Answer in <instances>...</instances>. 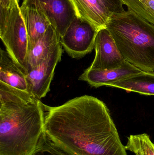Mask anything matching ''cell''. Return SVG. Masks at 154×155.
<instances>
[{
    "instance_id": "1",
    "label": "cell",
    "mask_w": 154,
    "mask_h": 155,
    "mask_svg": "<svg viewBox=\"0 0 154 155\" xmlns=\"http://www.w3.org/2000/svg\"><path fill=\"white\" fill-rule=\"evenodd\" d=\"M44 109V133L68 154L127 155L107 107L96 97L82 96Z\"/></svg>"
},
{
    "instance_id": "2",
    "label": "cell",
    "mask_w": 154,
    "mask_h": 155,
    "mask_svg": "<svg viewBox=\"0 0 154 155\" xmlns=\"http://www.w3.org/2000/svg\"><path fill=\"white\" fill-rule=\"evenodd\" d=\"M44 104L0 82V155H32L44 133Z\"/></svg>"
},
{
    "instance_id": "3",
    "label": "cell",
    "mask_w": 154,
    "mask_h": 155,
    "mask_svg": "<svg viewBox=\"0 0 154 155\" xmlns=\"http://www.w3.org/2000/svg\"><path fill=\"white\" fill-rule=\"evenodd\" d=\"M105 28L126 61L154 72V25L127 10L112 15Z\"/></svg>"
},
{
    "instance_id": "4",
    "label": "cell",
    "mask_w": 154,
    "mask_h": 155,
    "mask_svg": "<svg viewBox=\"0 0 154 155\" xmlns=\"http://www.w3.org/2000/svg\"><path fill=\"white\" fill-rule=\"evenodd\" d=\"M0 37L6 51L27 72L29 41L19 3L0 7Z\"/></svg>"
},
{
    "instance_id": "5",
    "label": "cell",
    "mask_w": 154,
    "mask_h": 155,
    "mask_svg": "<svg viewBox=\"0 0 154 155\" xmlns=\"http://www.w3.org/2000/svg\"><path fill=\"white\" fill-rule=\"evenodd\" d=\"M99 30L77 16L61 37V44L71 57L82 58L95 48V39Z\"/></svg>"
},
{
    "instance_id": "6",
    "label": "cell",
    "mask_w": 154,
    "mask_h": 155,
    "mask_svg": "<svg viewBox=\"0 0 154 155\" xmlns=\"http://www.w3.org/2000/svg\"><path fill=\"white\" fill-rule=\"evenodd\" d=\"M22 5L34 8L42 13L60 38L78 16L71 0H24Z\"/></svg>"
},
{
    "instance_id": "7",
    "label": "cell",
    "mask_w": 154,
    "mask_h": 155,
    "mask_svg": "<svg viewBox=\"0 0 154 155\" xmlns=\"http://www.w3.org/2000/svg\"><path fill=\"white\" fill-rule=\"evenodd\" d=\"M61 42L36 68L28 72L27 91L39 99L45 97L50 91L55 68L61 60L63 50Z\"/></svg>"
},
{
    "instance_id": "8",
    "label": "cell",
    "mask_w": 154,
    "mask_h": 155,
    "mask_svg": "<svg viewBox=\"0 0 154 155\" xmlns=\"http://www.w3.org/2000/svg\"><path fill=\"white\" fill-rule=\"evenodd\" d=\"M96 55L90 68L95 70L116 69L126 61L109 31L99 30L95 42Z\"/></svg>"
},
{
    "instance_id": "9",
    "label": "cell",
    "mask_w": 154,
    "mask_h": 155,
    "mask_svg": "<svg viewBox=\"0 0 154 155\" xmlns=\"http://www.w3.org/2000/svg\"><path fill=\"white\" fill-rule=\"evenodd\" d=\"M143 72L126 61L121 67L116 69L95 70L89 67L79 79L86 81L91 86L97 88L103 86H110L111 84Z\"/></svg>"
},
{
    "instance_id": "10",
    "label": "cell",
    "mask_w": 154,
    "mask_h": 155,
    "mask_svg": "<svg viewBox=\"0 0 154 155\" xmlns=\"http://www.w3.org/2000/svg\"><path fill=\"white\" fill-rule=\"evenodd\" d=\"M0 82L27 91V72L17 63L7 51L0 49Z\"/></svg>"
},
{
    "instance_id": "11",
    "label": "cell",
    "mask_w": 154,
    "mask_h": 155,
    "mask_svg": "<svg viewBox=\"0 0 154 155\" xmlns=\"http://www.w3.org/2000/svg\"><path fill=\"white\" fill-rule=\"evenodd\" d=\"M60 36L55 29L50 25L44 35L28 51L27 72L36 68L53 51L60 43Z\"/></svg>"
},
{
    "instance_id": "12",
    "label": "cell",
    "mask_w": 154,
    "mask_h": 155,
    "mask_svg": "<svg viewBox=\"0 0 154 155\" xmlns=\"http://www.w3.org/2000/svg\"><path fill=\"white\" fill-rule=\"evenodd\" d=\"M78 16L98 29L105 27L112 14L99 0H71Z\"/></svg>"
},
{
    "instance_id": "13",
    "label": "cell",
    "mask_w": 154,
    "mask_h": 155,
    "mask_svg": "<svg viewBox=\"0 0 154 155\" xmlns=\"http://www.w3.org/2000/svg\"><path fill=\"white\" fill-rule=\"evenodd\" d=\"M20 8L28 34L29 51L44 35L50 23L42 13L34 8L23 5Z\"/></svg>"
},
{
    "instance_id": "14",
    "label": "cell",
    "mask_w": 154,
    "mask_h": 155,
    "mask_svg": "<svg viewBox=\"0 0 154 155\" xmlns=\"http://www.w3.org/2000/svg\"><path fill=\"white\" fill-rule=\"evenodd\" d=\"M127 92H134L147 95H154V72H146L133 75L111 84Z\"/></svg>"
},
{
    "instance_id": "15",
    "label": "cell",
    "mask_w": 154,
    "mask_h": 155,
    "mask_svg": "<svg viewBox=\"0 0 154 155\" xmlns=\"http://www.w3.org/2000/svg\"><path fill=\"white\" fill-rule=\"evenodd\" d=\"M125 147L136 155H154V143L146 134L130 135Z\"/></svg>"
},
{
    "instance_id": "16",
    "label": "cell",
    "mask_w": 154,
    "mask_h": 155,
    "mask_svg": "<svg viewBox=\"0 0 154 155\" xmlns=\"http://www.w3.org/2000/svg\"><path fill=\"white\" fill-rule=\"evenodd\" d=\"M128 11L154 25V0H122Z\"/></svg>"
},
{
    "instance_id": "17",
    "label": "cell",
    "mask_w": 154,
    "mask_h": 155,
    "mask_svg": "<svg viewBox=\"0 0 154 155\" xmlns=\"http://www.w3.org/2000/svg\"><path fill=\"white\" fill-rule=\"evenodd\" d=\"M32 155H69L56 146L45 133L41 137L37 149Z\"/></svg>"
},
{
    "instance_id": "18",
    "label": "cell",
    "mask_w": 154,
    "mask_h": 155,
    "mask_svg": "<svg viewBox=\"0 0 154 155\" xmlns=\"http://www.w3.org/2000/svg\"><path fill=\"white\" fill-rule=\"evenodd\" d=\"M112 15L125 12L122 0H99Z\"/></svg>"
},
{
    "instance_id": "19",
    "label": "cell",
    "mask_w": 154,
    "mask_h": 155,
    "mask_svg": "<svg viewBox=\"0 0 154 155\" xmlns=\"http://www.w3.org/2000/svg\"><path fill=\"white\" fill-rule=\"evenodd\" d=\"M18 1H19V0H18Z\"/></svg>"
}]
</instances>
